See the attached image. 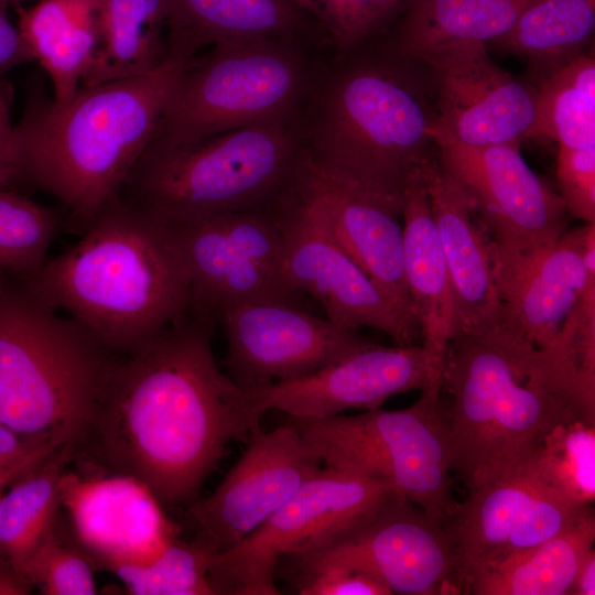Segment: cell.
Segmentation results:
<instances>
[{"mask_svg":"<svg viewBox=\"0 0 595 595\" xmlns=\"http://www.w3.org/2000/svg\"><path fill=\"white\" fill-rule=\"evenodd\" d=\"M217 322L226 338L228 376L242 388L311 375L374 344L359 331L282 302L234 305Z\"/></svg>","mask_w":595,"mask_h":595,"instance_id":"cell-16","label":"cell"},{"mask_svg":"<svg viewBox=\"0 0 595 595\" xmlns=\"http://www.w3.org/2000/svg\"><path fill=\"white\" fill-rule=\"evenodd\" d=\"M293 564L294 586L301 595H391L367 571L334 555L310 551L283 556Z\"/></svg>","mask_w":595,"mask_h":595,"instance_id":"cell-37","label":"cell"},{"mask_svg":"<svg viewBox=\"0 0 595 595\" xmlns=\"http://www.w3.org/2000/svg\"><path fill=\"white\" fill-rule=\"evenodd\" d=\"M57 218L47 207L11 190H0V271L23 275L47 259Z\"/></svg>","mask_w":595,"mask_h":595,"instance_id":"cell-35","label":"cell"},{"mask_svg":"<svg viewBox=\"0 0 595 595\" xmlns=\"http://www.w3.org/2000/svg\"><path fill=\"white\" fill-rule=\"evenodd\" d=\"M1 1L6 2L9 6V4H12V3L18 4L21 0H1Z\"/></svg>","mask_w":595,"mask_h":595,"instance_id":"cell-46","label":"cell"},{"mask_svg":"<svg viewBox=\"0 0 595 595\" xmlns=\"http://www.w3.org/2000/svg\"><path fill=\"white\" fill-rule=\"evenodd\" d=\"M595 594V550L592 548L581 561L570 595H594Z\"/></svg>","mask_w":595,"mask_h":595,"instance_id":"cell-44","label":"cell"},{"mask_svg":"<svg viewBox=\"0 0 595 595\" xmlns=\"http://www.w3.org/2000/svg\"><path fill=\"white\" fill-rule=\"evenodd\" d=\"M58 529L36 548L22 573L44 595L97 594L90 560L77 542H65Z\"/></svg>","mask_w":595,"mask_h":595,"instance_id":"cell-36","label":"cell"},{"mask_svg":"<svg viewBox=\"0 0 595 595\" xmlns=\"http://www.w3.org/2000/svg\"><path fill=\"white\" fill-rule=\"evenodd\" d=\"M299 183L338 245L388 295L413 313L404 279L400 214L303 164Z\"/></svg>","mask_w":595,"mask_h":595,"instance_id":"cell-23","label":"cell"},{"mask_svg":"<svg viewBox=\"0 0 595 595\" xmlns=\"http://www.w3.org/2000/svg\"><path fill=\"white\" fill-rule=\"evenodd\" d=\"M80 239L18 277L117 355L131 354L188 312L190 282L171 228L112 196Z\"/></svg>","mask_w":595,"mask_h":595,"instance_id":"cell-3","label":"cell"},{"mask_svg":"<svg viewBox=\"0 0 595 595\" xmlns=\"http://www.w3.org/2000/svg\"><path fill=\"white\" fill-rule=\"evenodd\" d=\"M595 541L592 506L567 528L518 551L476 576L470 595H570L584 555Z\"/></svg>","mask_w":595,"mask_h":595,"instance_id":"cell-27","label":"cell"},{"mask_svg":"<svg viewBox=\"0 0 595 595\" xmlns=\"http://www.w3.org/2000/svg\"><path fill=\"white\" fill-rule=\"evenodd\" d=\"M246 444L216 489L188 508L196 538L215 553L257 530L322 468L286 419L271 431L253 432Z\"/></svg>","mask_w":595,"mask_h":595,"instance_id":"cell-17","label":"cell"},{"mask_svg":"<svg viewBox=\"0 0 595 595\" xmlns=\"http://www.w3.org/2000/svg\"><path fill=\"white\" fill-rule=\"evenodd\" d=\"M556 180L567 214L595 223V147L559 145Z\"/></svg>","mask_w":595,"mask_h":595,"instance_id":"cell-38","label":"cell"},{"mask_svg":"<svg viewBox=\"0 0 595 595\" xmlns=\"http://www.w3.org/2000/svg\"><path fill=\"white\" fill-rule=\"evenodd\" d=\"M303 150L289 120L181 145L149 144L119 195L166 225L266 206L285 194Z\"/></svg>","mask_w":595,"mask_h":595,"instance_id":"cell-7","label":"cell"},{"mask_svg":"<svg viewBox=\"0 0 595 595\" xmlns=\"http://www.w3.org/2000/svg\"><path fill=\"white\" fill-rule=\"evenodd\" d=\"M12 93L11 84L0 77V190H11L20 180L10 111Z\"/></svg>","mask_w":595,"mask_h":595,"instance_id":"cell-41","label":"cell"},{"mask_svg":"<svg viewBox=\"0 0 595 595\" xmlns=\"http://www.w3.org/2000/svg\"><path fill=\"white\" fill-rule=\"evenodd\" d=\"M374 1L378 6V8L381 10V9H385L386 7L390 6L396 0H374Z\"/></svg>","mask_w":595,"mask_h":595,"instance_id":"cell-45","label":"cell"},{"mask_svg":"<svg viewBox=\"0 0 595 595\" xmlns=\"http://www.w3.org/2000/svg\"><path fill=\"white\" fill-rule=\"evenodd\" d=\"M329 31L335 43L348 48L363 40L376 22L380 9L374 0H295Z\"/></svg>","mask_w":595,"mask_h":595,"instance_id":"cell-39","label":"cell"},{"mask_svg":"<svg viewBox=\"0 0 595 595\" xmlns=\"http://www.w3.org/2000/svg\"><path fill=\"white\" fill-rule=\"evenodd\" d=\"M281 40L213 46L175 85L149 144L181 145L289 120L303 87L298 57Z\"/></svg>","mask_w":595,"mask_h":595,"instance_id":"cell-9","label":"cell"},{"mask_svg":"<svg viewBox=\"0 0 595 595\" xmlns=\"http://www.w3.org/2000/svg\"><path fill=\"white\" fill-rule=\"evenodd\" d=\"M282 237V271L293 290L309 294L338 326L372 328L394 345H414V314L388 295L338 245L316 206L296 183L274 203Z\"/></svg>","mask_w":595,"mask_h":595,"instance_id":"cell-12","label":"cell"},{"mask_svg":"<svg viewBox=\"0 0 595 595\" xmlns=\"http://www.w3.org/2000/svg\"><path fill=\"white\" fill-rule=\"evenodd\" d=\"M501 302L500 321L538 347H552L595 281V223L565 231L556 241L511 251L489 240Z\"/></svg>","mask_w":595,"mask_h":595,"instance_id":"cell-19","label":"cell"},{"mask_svg":"<svg viewBox=\"0 0 595 595\" xmlns=\"http://www.w3.org/2000/svg\"><path fill=\"white\" fill-rule=\"evenodd\" d=\"M216 554L198 538H175L153 560L120 564L109 572L133 595H215L209 573Z\"/></svg>","mask_w":595,"mask_h":595,"instance_id":"cell-34","label":"cell"},{"mask_svg":"<svg viewBox=\"0 0 595 595\" xmlns=\"http://www.w3.org/2000/svg\"><path fill=\"white\" fill-rule=\"evenodd\" d=\"M170 0H101L100 44L82 87L147 73L169 55Z\"/></svg>","mask_w":595,"mask_h":595,"instance_id":"cell-28","label":"cell"},{"mask_svg":"<svg viewBox=\"0 0 595 595\" xmlns=\"http://www.w3.org/2000/svg\"><path fill=\"white\" fill-rule=\"evenodd\" d=\"M311 551L367 571L391 595L462 594L447 526L397 490Z\"/></svg>","mask_w":595,"mask_h":595,"instance_id":"cell-14","label":"cell"},{"mask_svg":"<svg viewBox=\"0 0 595 595\" xmlns=\"http://www.w3.org/2000/svg\"><path fill=\"white\" fill-rule=\"evenodd\" d=\"M401 74L366 64L328 85L303 165L400 214L411 176L436 155L435 119Z\"/></svg>","mask_w":595,"mask_h":595,"instance_id":"cell-6","label":"cell"},{"mask_svg":"<svg viewBox=\"0 0 595 595\" xmlns=\"http://www.w3.org/2000/svg\"><path fill=\"white\" fill-rule=\"evenodd\" d=\"M33 589L30 580L0 553V595H29Z\"/></svg>","mask_w":595,"mask_h":595,"instance_id":"cell-43","label":"cell"},{"mask_svg":"<svg viewBox=\"0 0 595 595\" xmlns=\"http://www.w3.org/2000/svg\"><path fill=\"white\" fill-rule=\"evenodd\" d=\"M274 203L167 225L186 267L190 312L217 322L223 311L242 303L303 306V294L282 271Z\"/></svg>","mask_w":595,"mask_h":595,"instance_id":"cell-11","label":"cell"},{"mask_svg":"<svg viewBox=\"0 0 595 595\" xmlns=\"http://www.w3.org/2000/svg\"><path fill=\"white\" fill-rule=\"evenodd\" d=\"M593 0H533L496 39L501 48L539 60L574 55L593 33Z\"/></svg>","mask_w":595,"mask_h":595,"instance_id":"cell-32","label":"cell"},{"mask_svg":"<svg viewBox=\"0 0 595 595\" xmlns=\"http://www.w3.org/2000/svg\"><path fill=\"white\" fill-rule=\"evenodd\" d=\"M192 61L169 53L147 73L79 87L65 104L30 87L23 116L14 125L19 183L57 198L83 230L119 193Z\"/></svg>","mask_w":595,"mask_h":595,"instance_id":"cell-4","label":"cell"},{"mask_svg":"<svg viewBox=\"0 0 595 595\" xmlns=\"http://www.w3.org/2000/svg\"><path fill=\"white\" fill-rule=\"evenodd\" d=\"M531 0H430L404 32L400 51L423 61L456 42L496 40L516 23Z\"/></svg>","mask_w":595,"mask_h":595,"instance_id":"cell-30","label":"cell"},{"mask_svg":"<svg viewBox=\"0 0 595 595\" xmlns=\"http://www.w3.org/2000/svg\"><path fill=\"white\" fill-rule=\"evenodd\" d=\"M6 274H7V273L0 271V286H1V283H2V281H3V278H4Z\"/></svg>","mask_w":595,"mask_h":595,"instance_id":"cell-47","label":"cell"},{"mask_svg":"<svg viewBox=\"0 0 595 595\" xmlns=\"http://www.w3.org/2000/svg\"><path fill=\"white\" fill-rule=\"evenodd\" d=\"M422 173L458 307L459 332L493 326L500 322L501 302L489 238L466 194L436 155Z\"/></svg>","mask_w":595,"mask_h":595,"instance_id":"cell-22","label":"cell"},{"mask_svg":"<svg viewBox=\"0 0 595 595\" xmlns=\"http://www.w3.org/2000/svg\"><path fill=\"white\" fill-rule=\"evenodd\" d=\"M442 389L452 472L468 490L527 468L558 424L595 422V394L563 345L538 347L501 321L451 338Z\"/></svg>","mask_w":595,"mask_h":595,"instance_id":"cell-2","label":"cell"},{"mask_svg":"<svg viewBox=\"0 0 595 595\" xmlns=\"http://www.w3.org/2000/svg\"><path fill=\"white\" fill-rule=\"evenodd\" d=\"M60 495L75 540L93 566L110 571L149 562L177 538L160 501L132 476H83L65 469Z\"/></svg>","mask_w":595,"mask_h":595,"instance_id":"cell-20","label":"cell"},{"mask_svg":"<svg viewBox=\"0 0 595 595\" xmlns=\"http://www.w3.org/2000/svg\"><path fill=\"white\" fill-rule=\"evenodd\" d=\"M117 355L15 275L0 286V422L64 445L87 437Z\"/></svg>","mask_w":595,"mask_h":595,"instance_id":"cell-5","label":"cell"},{"mask_svg":"<svg viewBox=\"0 0 595 595\" xmlns=\"http://www.w3.org/2000/svg\"><path fill=\"white\" fill-rule=\"evenodd\" d=\"M528 467L565 498L595 500V422L576 418L554 426L536 450Z\"/></svg>","mask_w":595,"mask_h":595,"instance_id":"cell-33","label":"cell"},{"mask_svg":"<svg viewBox=\"0 0 595 595\" xmlns=\"http://www.w3.org/2000/svg\"><path fill=\"white\" fill-rule=\"evenodd\" d=\"M101 0H40L17 7V28L33 61L52 82L55 104L69 101L100 44Z\"/></svg>","mask_w":595,"mask_h":595,"instance_id":"cell-25","label":"cell"},{"mask_svg":"<svg viewBox=\"0 0 595 595\" xmlns=\"http://www.w3.org/2000/svg\"><path fill=\"white\" fill-rule=\"evenodd\" d=\"M77 444L53 451L0 497V553L21 573L60 520V478Z\"/></svg>","mask_w":595,"mask_h":595,"instance_id":"cell-29","label":"cell"},{"mask_svg":"<svg viewBox=\"0 0 595 595\" xmlns=\"http://www.w3.org/2000/svg\"><path fill=\"white\" fill-rule=\"evenodd\" d=\"M403 270L422 347L442 369L446 347L459 332V313L422 169L402 196Z\"/></svg>","mask_w":595,"mask_h":595,"instance_id":"cell-24","label":"cell"},{"mask_svg":"<svg viewBox=\"0 0 595 595\" xmlns=\"http://www.w3.org/2000/svg\"><path fill=\"white\" fill-rule=\"evenodd\" d=\"M431 136L439 162L466 194L493 245L523 251L550 245L566 231L562 198L528 165L519 142L468 145L436 116Z\"/></svg>","mask_w":595,"mask_h":595,"instance_id":"cell-13","label":"cell"},{"mask_svg":"<svg viewBox=\"0 0 595 595\" xmlns=\"http://www.w3.org/2000/svg\"><path fill=\"white\" fill-rule=\"evenodd\" d=\"M4 487H7V486H6L3 483L0 482V497H1V491H2V489H3Z\"/></svg>","mask_w":595,"mask_h":595,"instance_id":"cell-48","label":"cell"},{"mask_svg":"<svg viewBox=\"0 0 595 595\" xmlns=\"http://www.w3.org/2000/svg\"><path fill=\"white\" fill-rule=\"evenodd\" d=\"M442 391H421L400 410L286 420L326 466L387 482L446 524L458 501Z\"/></svg>","mask_w":595,"mask_h":595,"instance_id":"cell-8","label":"cell"},{"mask_svg":"<svg viewBox=\"0 0 595 595\" xmlns=\"http://www.w3.org/2000/svg\"><path fill=\"white\" fill-rule=\"evenodd\" d=\"M442 388V369L422 345H372L292 380L245 388L252 414L320 419L376 409L399 393Z\"/></svg>","mask_w":595,"mask_h":595,"instance_id":"cell-18","label":"cell"},{"mask_svg":"<svg viewBox=\"0 0 595 595\" xmlns=\"http://www.w3.org/2000/svg\"><path fill=\"white\" fill-rule=\"evenodd\" d=\"M8 7L0 0V77L21 64L33 62L17 25L8 17Z\"/></svg>","mask_w":595,"mask_h":595,"instance_id":"cell-42","label":"cell"},{"mask_svg":"<svg viewBox=\"0 0 595 595\" xmlns=\"http://www.w3.org/2000/svg\"><path fill=\"white\" fill-rule=\"evenodd\" d=\"M304 13L295 0H170L169 53L193 58L206 45L283 39Z\"/></svg>","mask_w":595,"mask_h":595,"instance_id":"cell-26","label":"cell"},{"mask_svg":"<svg viewBox=\"0 0 595 595\" xmlns=\"http://www.w3.org/2000/svg\"><path fill=\"white\" fill-rule=\"evenodd\" d=\"M439 123L462 143L521 142L536 113V91L495 65L484 42H456L428 55Z\"/></svg>","mask_w":595,"mask_h":595,"instance_id":"cell-21","label":"cell"},{"mask_svg":"<svg viewBox=\"0 0 595 595\" xmlns=\"http://www.w3.org/2000/svg\"><path fill=\"white\" fill-rule=\"evenodd\" d=\"M526 139L595 147V60L576 55L547 77L536 91L533 125Z\"/></svg>","mask_w":595,"mask_h":595,"instance_id":"cell-31","label":"cell"},{"mask_svg":"<svg viewBox=\"0 0 595 595\" xmlns=\"http://www.w3.org/2000/svg\"><path fill=\"white\" fill-rule=\"evenodd\" d=\"M389 483L326 466L257 530L214 556L215 595H279L278 564L325 543L388 494Z\"/></svg>","mask_w":595,"mask_h":595,"instance_id":"cell-10","label":"cell"},{"mask_svg":"<svg viewBox=\"0 0 595 595\" xmlns=\"http://www.w3.org/2000/svg\"><path fill=\"white\" fill-rule=\"evenodd\" d=\"M61 446L0 422V482L6 486L12 485Z\"/></svg>","mask_w":595,"mask_h":595,"instance_id":"cell-40","label":"cell"},{"mask_svg":"<svg viewBox=\"0 0 595 595\" xmlns=\"http://www.w3.org/2000/svg\"><path fill=\"white\" fill-rule=\"evenodd\" d=\"M216 323L188 311L120 355L87 435L111 472L137 478L161 505L191 500L229 444L260 430L246 389L215 360Z\"/></svg>","mask_w":595,"mask_h":595,"instance_id":"cell-1","label":"cell"},{"mask_svg":"<svg viewBox=\"0 0 595 595\" xmlns=\"http://www.w3.org/2000/svg\"><path fill=\"white\" fill-rule=\"evenodd\" d=\"M588 506L560 495L529 467L468 490L446 523L462 594L480 573L558 534Z\"/></svg>","mask_w":595,"mask_h":595,"instance_id":"cell-15","label":"cell"}]
</instances>
